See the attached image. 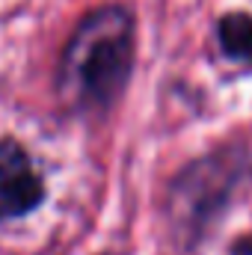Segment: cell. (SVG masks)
<instances>
[{
	"label": "cell",
	"mask_w": 252,
	"mask_h": 255,
	"mask_svg": "<svg viewBox=\"0 0 252 255\" xmlns=\"http://www.w3.org/2000/svg\"><path fill=\"white\" fill-rule=\"evenodd\" d=\"M133 63V18L122 6L95 9L74 33L63 54L60 89L89 110L107 107L125 86Z\"/></svg>",
	"instance_id": "6da1fadb"
},
{
	"label": "cell",
	"mask_w": 252,
	"mask_h": 255,
	"mask_svg": "<svg viewBox=\"0 0 252 255\" xmlns=\"http://www.w3.org/2000/svg\"><path fill=\"white\" fill-rule=\"evenodd\" d=\"M45 196V181L15 139H0V220L30 214Z\"/></svg>",
	"instance_id": "7a4b0ae2"
},
{
	"label": "cell",
	"mask_w": 252,
	"mask_h": 255,
	"mask_svg": "<svg viewBox=\"0 0 252 255\" xmlns=\"http://www.w3.org/2000/svg\"><path fill=\"white\" fill-rule=\"evenodd\" d=\"M220 48L232 60L252 63V15L235 12L220 21Z\"/></svg>",
	"instance_id": "3957f363"
},
{
	"label": "cell",
	"mask_w": 252,
	"mask_h": 255,
	"mask_svg": "<svg viewBox=\"0 0 252 255\" xmlns=\"http://www.w3.org/2000/svg\"><path fill=\"white\" fill-rule=\"evenodd\" d=\"M232 255H252V238L250 241H241V244L232 250Z\"/></svg>",
	"instance_id": "277c9868"
}]
</instances>
